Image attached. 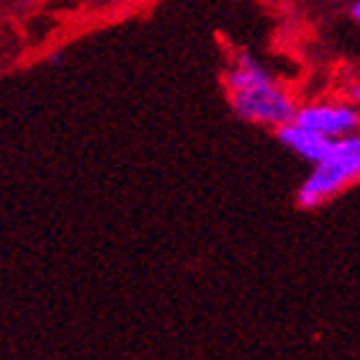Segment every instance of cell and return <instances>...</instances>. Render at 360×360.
Segmentation results:
<instances>
[{"label": "cell", "mask_w": 360, "mask_h": 360, "mask_svg": "<svg viewBox=\"0 0 360 360\" xmlns=\"http://www.w3.org/2000/svg\"><path fill=\"white\" fill-rule=\"evenodd\" d=\"M353 98H355V103L360 105V88H355V90H353Z\"/></svg>", "instance_id": "6"}, {"label": "cell", "mask_w": 360, "mask_h": 360, "mask_svg": "<svg viewBox=\"0 0 360 360\" xmlns=\"http://www.w3.org/2000/svg\"><path fill=\"white\" fill-rule=\"evenodd\" d=\"M226 88L234 113L252 124L283 127L293 119L296 105L283 88H278L270 75L250 54H240L226 72Z\"/></svg>", "instance_id": "1"}, {"label": "cell", "mask_w": 360, "mask_h": 360, "mask_svg": "<svg viewBox=\"0 0 360 360\" xmlns=\"http://www.w3.org/2000/svg\"><path fill=\"white\" fill-rule=\"evenodd\" d=\"M360 178V134H342L330 142V150L319 162L314 173L299 188V206L314 209L330 195L340 193L342 188Z\"/></svg>", "instance_id": "2"}, {"label": "cell", "mask_w": 360, "mask_h": 360, "mask_svg": "<svg viewBox=\"0 0 360 360\" xmlns=\"http://www.w3.org/2000/svg\"><path fill=\"white\" fill-rule=\"evenodd\" d=\"M299 127L311 129L322 136H342V134H353L360 127V113L355 111L353 105L345 103H314V105H304L293 113V119Z\"/></svg>", "instance_id": "3"}, {"label": "cell", "mask_w": 360, "mask_h": 360, "mask_svg": "<svg viewBox=\"0 0 360 360\" xmlns=\"http://www.w3.org/2000/svg\"><path fill=\"white\" fill-rule=\"evenodd\" d=\"M278 139L288 147V150H293L299 158L309 160V162H319V160L327 155V150H330V136H322L316 134V131H311V129H304L299 127L296 121H288V124H283V127H278Z\"/></svg>", "instance_id": "4"}, {"label": "cell", "mask_w": 360, "mask_h": 360, "mask_svg": "<svg viewBox=\"0 0 360 360\" xmlns=\"http://www.w3.org/2000/svg\"><path fill=\"white\" fill-rule=\"evenodd\" d=\"M350 15H353L355 21L360 23V0H355V3H353V8H350Z\"/></svg>", "instance_id": "5"}]
</instances>
